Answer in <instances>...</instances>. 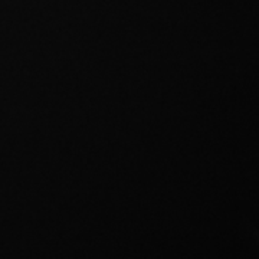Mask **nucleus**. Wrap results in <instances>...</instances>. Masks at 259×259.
<instances>
[]
</instances>
